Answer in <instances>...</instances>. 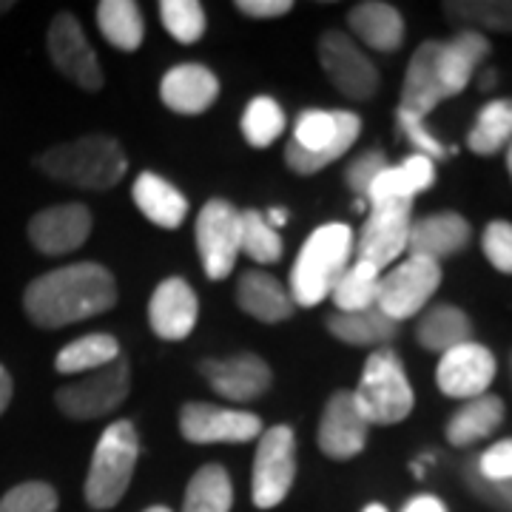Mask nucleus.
<instances>
[{"label": "nucleus", "instance_id": "obj_53", "mask_svg": "<svg viewBox=\"0 0 512 512\" xmlns=\"http://www.w3.org/2000/svg\"><path fill=\"white\" fill-rule=\"evenodd\" d=\"M12 6H15V3H12V0H6V3H0V15H3V12H9V9H12Z\"/></svg>", "mask_w": 512, "mask_h": 512}, {"label": "nucleus", "instance_id": "obj_16", "mask_svg": "<svg viewBox=\"0 0 512 512\" xmlns=\"http://www.w3.org/2000/svg\"><path fill=\"white\" fill-rule=\"evenodd\" d=\"M370 424L362 416L359 404L353 399V390H336L322 410L316 444L328 458L348 461L365 450Z\"/></svg>", "mask_w": 512, "mask_h": 512}, {"label": "nucleus", "instance_id": "obj_50", "mask_svg": "<svg viewBox=\"0 0 512 512\" xmlns=\"http://www.w3.org/2000/svg\"><path fill=\"white\" fill-rule=\"evenodd\" d=\"M478 86H481V92H490L495 86V69H487V72L481 74V83Z\"/></svg>", "mask_w": 512, "mask_h": 512}, {"label": "nucleus", "instance_id": "obj_7", "mask_svg": "<svg viewBox=\"0 0 512 512\" xmlns=\"http://www.w3.org/2000/svg\"><path fill=\"white\" fill-rule=\"evenodd\" d=\"M296 478V436L291 427L276 424L262 430L254 456V476H251V498L259 510L279 507L293 487Z\"/></svg>", "mask_w": 512, "mask_h": 512}, {"label": "nucleus", "instance_id": "obj_30", "mask_svg": "<svg viewBox=\"0 0 512 512\" xmlns=\"http://www.w3.org/2000/svg\"><path fill=\"white\" fill-rule=\"evenodd\" d=\"M416 339L430 353H447L464 342H473V322L458 305L441 302L421 313L416 325Z\"/></svg>", "mask_w": 512, "mask_h": 512}, {"label": "nucleus", "instance_id": "obj_1", "mask_svg": "<svg viewBox=\"0 0 512 512\" xmlns=\"http://www.w3.org/2000/svg\"><path fill=\"white\" fill-rule=\"evenodd\" d=\"M117 282L97 262H74L37 276L23 291V311L37 328L57 330L114 308Z\"/></svg>", "mask_w": 512, "mask_h": 512}, {"label": "nucleus", "instance_id": "obj_44", "mask_svg": "<svg viewBox=\"0 0 512 512\" xmlns=\"http://www.w3.org/2000/svg\"><path fill=\"white\" fill-rule=\"evenodd\" d=\"M384 168H387V157H384L382 151H365V154H359V157L348 165L345 183L350 185L353 194H359V197L365 200L367 188L373 185V180L382 174Z\"/></svg>", "mask_w": 512, "mask_h": 512}, {"label": "nucleus", "instance_id": "obj_3", "mask_svg": "<svg viewBox=\"0 0 512 512\" xmlns=\"http://www.w3.org/2000/svg\"><path fill=\"white\" fill-rule=\"evenodd\" d=\"M43 174L57 183L106 191L126 177L128 160L123 146L106 134H86L74 143L49 148L35 160Z\"/></svg>", "mask_w": 512, "mask_h": 512}, {"label": "nucleus", "instance_id": "obj_27", "mask_svg": "<svg viewBox=\"0 0 512 512\" xmlns=\"http://www.w3.org/2000/svg\"><path fill=\"white\" fill-rule=\"evenodd\" d=\"M131 197H134V205L140 208V214L160 228H180L188 217V200L183 191L154 171H143L134 180Z\"/></svg>", "mask_w": 512, "mask_h": 512}, {"label": "nucleus", "instance_id": "obj_32", "mask_svg": "<svg viewBox=\"0 0 512 512\" xmlns=\"http://www.w3.org/2000/svg\"><path fill=\"white\" fill-rule=\"evenodd\" d=\"M234 484L222 464H205L188 481L183 512H231Z\"/></svg>", "mask_w": 512, "mask_h": 512}, {"label": "nucleus", "instance_id": "obj_34", "mask_svg": "<svg viewBox=\"0 0 512 512\" xmlns=\"http://www.w3.org/2000/svg\"><path fill=\"white\" fill-rule=\"evenodd\" d=\"M512 143V97L490 100L478 111L476 126L467 137V146L478 157H493Z\"/></svg>", "mask_w": 512, "mask_h": 512}, {"label": "nucleus", "instance_id": "obj_52", "mask_svg": "<svg viewBox=\"0 0 512 512\" xmlns=\"http://www.w3.org/2000/svg\"><path fill=\"white\" fill-rule=\"evenodd\" d=\"M507 171H510V177H512V143L507 146Z\"/></svg>", "mask_w": 512, "mask_h": 512}, {"label": "nucleus", "instance_id": "obj_36", "mask_svg": "<svg viewBox=\"0 0 512 512\" xmlns=\"http://www.w3.org/2000/svg\"><path fill=\"white\" fill-rule=\"evenodd\" d=\"M444 12L461 29L512 35V0H450L444 3Z\"/></svg>", "mask_w": 512, "mask_h": 512}, {"label": "nucleus", "instance_id": "obj_9", "mask_svg": "<svg viewBox=\"0 0 512 512\" xmlns=\"http://www.w3.org/2000/svg\"><path fill=\"white\" fill-rule=\"evenodd\" d=\"M441 265L424 256H407L387 276H382L376 308L402 325L404 319L419 316L427 302L441 288Z\"/></svg>", "mask_w": 512, "mask_h": 512}, {"label": "nucleus", "instance_id": "obj_28", "mask_svg": "<svg viewBox=\"0 0 512 512\" xmlns=\"http://www.w3.org/2000/svg\"><path fill=\"white\" fill-rule=\"evenodd\" d=\"M504 399L495 396V393H484L476 399H467V402L458 407L456 413L447 421V441L456 444V447H470L476 441L493 436L495 430L501 427L504 421Z\"/></svg>", "mask_w": 512, "mask_h": 512}, {"label": "nucleus", "instance_id": "obj_22", "mask_svg": "<svg viewBox=\"0 0 512 512\" xmlns=\"http://www.w3.org/2000/svg\"><path fill=\"white\" fill-rule=\"evenodd\" d=\"M487 55H490V40H487V35L473 32V29H458L447 43H441L436 69H439L444 94L456 97V94L464 92Z\"/></svg>", "mask_w": 512, "mask_h": 512}, {"label": "nucleus", "instance_id": "obj_48", "mask_svg": "<svg viewBox=\"0 0 512 512\" xmlns=\"http://www.w3.org/2000/svg\"><path fill=\"white\" fill-rule=\"evenodd\" d=\"M12 376H9V370L0 365V416L6 413V407H9V402H12Z\"/></svg>", "mask_w": 512, "mask_h": 512}, {"label": "nucleus", "instance_id": "obj_46", "mask_svg": "<svg viewBox=\"0 0 512 512\" xmlns=\"http://www.w3.org/2000/svg\"><path fill=\"white\" fill-rule=\"evenodd\" d=\"M237 9L242 15L256 20H271L282 18L293 9L291 0H237Z\"/></svg>", "mask_w": 512, "mask_h": 512}, {"label": "nucleus", "instance_id": "obj_4", "mask_svg": "<svg viewBox=\"0 0 512 512\" xmlns=\"http://www.w3.org/2000/svg\"><path fill=\"white\" fill-rule=\"evenodd\" d=\"M359 131L362 117L353 111H302L293 126V140L285 148V163L302 177L319 174L325 165L348 154L359 140Z\"/></svg>", "mask_w": 512, "mask_h": 512}, {"label": "nucleus", "instance_id": "obj_40", "mask_svg": "<svg viewBox=\"0 0 512 512\" xmlns=\"http://www.w3.org/2000/svg\"><path fill=\"white\" fill-rule=\"evenodd\" d=\"M60 498L46 481H23L0 498V512H57Z\"/></svg>", "mask_w": 512, "mask_h": 512}, {"label": "nucleus", "instance_id": "obj_24", "mask_svg": "<svg viewBox=\"0 0 512 512\" xmlns=\"http://www.w3.org/2000/svg\"><path fill=\"white\" fill-rule=\"evenodd\" d=\"M436 183V163L424 154H410L402 165H387L367 188V205L379 208L390 202H413L416 194Z\"/></svg>", "mask_w": 512, "mask_h": 512}, {"label": "nucleus", "instance_id": "obj_12", "mask_svg": "<svg viewBox=\"0 0 512 512\" xmlns=\"http://www.w3.org/2000/svg\"><path fill=\"white\" fill-rule=\"evenodd\" d=\"M180 433L191 444H242L262 436V419L248 410L191 402L180 410Z\"/></svg>", "mask_w": 512, "mask_h": 512}, {"label": "nucleus", "instance_id": "obj_51", "mask_svg": "<svg viewBox=\"0 0 512 512\" xmlns=\"http://www.w3.org/2000/svg\"><path fill=\"white\" fill-rule=\"evenodd\" d=\"M362 512H390V510H387L384 504H367V507Z\"/></svg>", "mask_w": 512, "mask_h": 512}, {"label": "nucleus", "instance_id": "obj_31", "mask_svg": "<svg viewBox=\"0 0 512 512\" xmlns=\"http://www.w3.org/2000/svg\"><path fill=\"white\" fill-rule=\"evenodd\" d=\"M100 35L120 52H137L146 40V18L134 0H103L97 3Z\"/></svg>", "mask_w": 512, "mask_h": 512}, {"label": "nucleus", "instance_id": "obj_11", "mask_svg": "<svg viewBox=\"0 0 512 512\" xmlns=\"http://www.w3.org/2000/svg\"><path fill=\"white\" fill-rule=\"evenodd\" d=\"M239 214L228 200H208L197 217V251L202 259V271L208 279H225L237 265L242 225Z\"/></svg>", "mask_w": 512, "mask_h": 512}, {"label": "nucleus", "instance_id": "obj_49", "mask_svg": "<svg viewBox=\"0 0 512 512\" xmlns=\"http://www.w3.org/2000/svg\"><path fill=\"white\" fill-rule=\"evenodd\" d=\"M265 222H268V225H271V228L276 231V225L282 228V225L288 222V211H282V208H274V211H271V214L265 217Z\"/></svg>", "mask_w": 512, "mask_h": 512}, {"label": "nucleus", "instance_id": "obj_25", "mask_svg": "<svg viewBox=\"0 0 512 512\" xmlns=\"http://www.w3.org/2000/svg\"><path fill=\"white\" fill-rule=\"evenodd\" d=\"M348 26L353 40H362L376 52H399L404 43V18L402 12L382 0H365L350 9Z\"/></svg>", "mask_w": 512, "mask_h": 512}, {"label": "nucleus", "instance_id": "obj_42", "mask_svg": "<svg viewBox=\"0 0 512 512\" xmlns=\"http://www.w3.org/2000/svg\"><path fill=\"white\" fill-rule=\"evenodd\" d=\"M481 251L487 262L501 274H512V222L493 220L484 228Z\"/></svg>", "mask_w": 512, "mask_h": 512}, {"label": "nucleus", "instance_id": "obj_43", "mask_svg": "<svg viewBox=\"0 0 512 512\" xmlns=\"http://www.w3.org/2000/svg\"><path fill=\"white\" fill-rule=\"evenodd\" d=\"M396 120H399V128L404 131V137L413 143V148H419L416 154L430 157L433 163H436V160H444V154H447V151H444V146H441L439 140L427 131V126H424V117L399 109L396 111Z\"/></svg>", "mask_w": 512, "mask_h": 512}, {"label": "nucleus", "instance_id": "obj_55", "mask_svg": "<svg viewBox=\"0 0 512 512\" xmlns=\"http://www.w3.org/2000/svg\"><path fill=\"white\" fill-rule=\"evenodd\" d=\"M510 365H512V362H510Z\"/></svg>", "mask_w": 512, "mask_h": 512}, {"label": "nucleus", "instance_id": "obj_35", "mask_svg": "<svg viewBox=\"0 0 512 512\" xmlns=\"http://www.w3.org/2000/svg\"><path fill=\"white\" fill-rule=\"evenodd\" d=\"M379 285H382V271L373 268L370 262H350V268L336 282V288L330 293L336 313H356L376 308L379 299Z\"/></svg>", "mask_w": 512, "mask_h": 512}, {"label": "nucleus", "instance_id": "obj_17", "mask_svg": "<svg viewBox=\"0 0 512 512\" xmlns=\"http://www.w3.org/2000/svg\"><path fill=\"white\" fill-rule=\"evenodd\" d=\"M92 234V211L83 202H63L37 211L29 222V242L40 254L63 256L86 245Z\"/></svg>", "mask_w": 512, "mask_h": 512}, {"label": "nucleus", "instance_id": "obj_41", "mask_svg": "<svg viewBox=\"0 0 512 512\" xmlns=\"http://www.w3.org/2000/svg\"><path fill=\"white\" fill-rule=\"evenodd\" d=\"M461 478L467 484V490L476 495L481 504L493 507L495 512H512V481H493L478 473L476 458H470L461 467Z\"/></svg>", "mask_w": 512, "mask_h": 512}, {"label": "nucleus", "instance_id": "obj_15", "mask_svg": "<svg viewBox=\"0 0 512 512\" xmlns=\"http://www.w3.org/2000/svg\"><path fill=\"white\" fill-rule=\"evenodd\" d=\"M495 370L498 365H495L493 350L478 345V342H464L458 348L441 353L439 367H436V384L444 396L467 402V399L490 393Z\"/></svg>", "mask_w": 512, "mask_h": 512}, {"label": "nucleus", "instance_id": "obj_20", "mask_svg": "<svg viewBox=\"0 0 512 512\" xmlns=\"http://www.w3.org/2000/svg\"><path fill=\"white\" fill-rule=\"evenodd\" d=\"M473 239V228L456 211H439L427 214L421 220L410 222L407 234V254L424 256L433 262H444L447 256L461 254Z\"/></svg>", "mask_w": 512, "mask_h": 512}, {"label": "nucleus", "instance_id": "obj_45", "mask_svg": "<svg viewBox=\"0 0 512 512\" xmlns=\"http://www.w3.org/2000/svg\"><path fill=\"white\" fill-rule=\"evenodd\" d=\"M478 473L493 481H512V439L490 444L481 456H476Z\"/></svg>", "mask_w": 512, "mask_h": 512}, {"label": "nucleus", "instance_id": "obj_38", "mask_svg": "<svg viewBox=\"0 0 512 512\" xmlns=\"http://www.w3.org/2000/svg\"><path fill=\"white\" fill-rule=\"evenodd\" d=\"M160 20L165 32L183 46H191L205 35V9L197 0H163Z\"/></svg>", "mask_w": 512, "mask_h": 512}, {"label": "nucleus", "instance_id": "obj_19", "mask_svg": "<svg viewBox=\"0 0 512 512\" xmlns=\"http://www.w3.org/2000/svg\"><path fill=\"white\" fill-rule=\"evenodd\" d=\"M197 316H200L197 293L180 276L163 279L157 285V291L151 293L148 322H151V330L160 339H165V342H183V339H188L194 325H197Z\"/></svg>", "mask_w": 512, "mask_h": 512}, {"label": "nucleus", "instance_id": "obj_21", "mask_svg": "<svg viewBox=\"0 0 512 512\" xmlns=\"http://www.w3.org/2000/svg\"><path fill=\"white\" fill-rule=\"evenodd\" d=\"M220 97V80L200 63H180L160 80V100L177 114H202Z\"/></svg>", "mask_w": 512, "mask_h": 512}, {"label": "nucleus", "instance_id": "obj_2", "mask_svg": "<svg viewBox=\"0 0 512 512\" xmlns=\"http://www.w3.org/2000/svg\"><path fill=\"white\" fill-rule=\"evenodd\" d=\"M356 254V234L345 222H328L305 239L291 268V293L296 308H316L330 299L336 282Z\"/></svg>", "mask_w": 512, "mask_h": 512}, {"label": "nucleus", "instance_id": "obj_5", "mask_svg": "<svg viewBox=\"0 0 512 512\" xmlns=\"http://www.w3.org/2000/svg\"><path fill=\"white\" fill-rule=\"evenodd\" d=\"M353 399L367 424L390 427L407 419L413 413L416 393L410 387L402 356L393 348H379L376 353H370L362 367V379L353 390Z\"/></svg>", "mask_w": 512, "mask_h": 512}, {"label": "nucleus", "instance_id": "obj_23", "mask_svg": "<svg viewBox=\"0 0 512 512\" xmlns=\"http://www.w3.org/2000/svg\"><path fill=\"white\" fill-rule=\"evenodd\" d=\"M439 46L441 40H424L419 49L413 52L410 63H407V72H404L402 103H399V109L410 111V114H419V117H427L439 103L447 100V94L441 89L439 69H436Z\"/></svg>", "mask_w": 512, "mask_h": 512}, {"label": "nucleus", "instance_id": "obj_10", "mask_svg": "<svg viewBox=\"0 0 512 512\" xmlns=\"http://www.w3.org/2000/svg\"><path fill=\"white\" fill-rule=\"evenodd\" d=\"M319 66L325 69L336 92L348 100H370L379 92L382 77L370 57L359 49V43L339 29H330L316 43Z\"/></svg>", "mask_w": 512, "mask_h": 512}, {"label": "nucleus", "instance_id": "obj_6", "mask_svg": "<svg viewBox=\"0 0 512 512\" xmlns=\"http://www.w3.org/2000/svg\"><path fill=\"white\" fill-rule=\"evenodd\" d=\"M140 458V436L134 424L120 419L103 430L86 476V504L92 510H111L123 501Z\"/></svg>", "mask_w": 512, "mask_h": 512}, {"label": "nucleus", "instance_id": "obj_18", "mask_svg": "<svg viewBox=\"0 0 512 512\" xmlns=\"http://www.w3.org/2000/svg\"><path fill=\"white\" fill-rule=\"evenodd\" d=\"M200 373L220 396L234 402H254L262 393H268L274 379L268 362L256 353H239L231 359H205Z\"/></svg>", "mask_w": 512, "mask_h": 512}, {"label": "nucleus", "instance_id": "obj_37", "mask_svg": "<svg viewBox=\"0 0 512 512\" xmlns=\"http://www.w3.org/2000/svg\"><path fill=\"white\" fill-rule=\"evenodd\" d=\"M242 137L248 140V146L268 148L279 140V134L285 131V111L276 103L274 97H254L245 111H242Z\"/></svg>", "mask_w": 512, "mask_h": 512}, {"label": "nucleus", "instance_id": "obj_14", "mask_svg": "<svg viewBox=\"0 0 512 512\" xmlns=\"http://www.w3.org/2000/svg\"><path fill=\"white\" fill-rule=\"evenodd\" d=\"M46 46H49V55H52L57 72L66 74L74 86H80L86 92H100L103 89V69L97 63L92 43L83 35L80 20L74 15L60 12L52 20L49 35H46Z\"/></svg>", "mask_w": 512, "mask_h": 512}, {"label": "nucleus", "instance_id": "obj_8", "mask_svg": "<svg viewBox=\"0 0 512 512\" xmlns=\"http://www.w3.org/2000/svg\"><path fill=\"white\" fill-rule=\"evenodd\" d=\"M128 390H131V367L126 356H120L111 365L92 370L89 376L60 387L55 402L69 419H100L126 402Z\"/></svg>", "mask_w": 512, "mask_h": 512}, {"label": "nucleus", "instance_id": "obj_47", "mask_svg": "<svg viewBox=\"0 0 512 512\" xmlns=\"http://www.w3.org/2000/svg\"><path fill=\"white\" fill-rule=\"evenodd\" d=\"M402 512H447V504L436 495H416L404 504Z\"/></svg>", "mask_w": 512, "mask_h": 512}, {"label": "nucleus", "instance_id": "obj_54", "mask_svg": "<svg viewBox=\"0 0 512 512\" xmlns=\"http://www.w3.org/2000/svg\"><path fill=\"white\" fill-rule=\"evenodd\" d=\"M146 512H174V510H168V507H148Z\"/></svg>", "mask_w": 512, "mask_h": 512}, {"label": "nucleus", "instance_id": "obj_39", "mask_svg": "<svg viewBox=\"0 0 512 512\" xmlns=\"http://www.w3.org/2000/svg\"><path fill=\"white\" fill-rule=\"evenodd\" d=\"M239 225H242V239H239V251L242 254H248L254 262H276L282 256V239L265 222V214L242 211L239 214Z\"/></svg>", "mask_w": 512, "mask_h": 512}, {"label": "nucleus", "instance_id": "obj_26", "mask_svg": "<svg viewBox=\"0 0 512 512\" xmlns=\"http://www.w3.org/2000/svg\"><path fill=\"white\" fill-rule=\"evenodd\" d=\"M237 302L248 316H254L259 322H285L291 319L296 305H293L291 293L285 285H279V279L265 271H245L237 282Z\"/></svg>", "mask_w": 512, "mask_h": 512}, {"label": "nucleus", "instance_id": "obj_33", "mask_svg": "<svg viewBox=\"0 0 512 512\" xmlns=\"http://www.w3.org/2000/svg\"><path fill=\"white\" fill-rule=\"evenodd\" d=\"M120 356H123V350H120V342L114 336H109V333H89V336H80V339H74L60 350L55 367L57 373L77 376V373H92V370L111 365Z\"/></svg>", "mask_w": 512, "mask_h": 512}, {"label": "nucleus", "instance_id": "obj_13", "mask_svg": "<svg viewBox=\"0 0 512 512\" xmlns=\"http://www.w3.org/2000/svg\"><path fill=\"white\" fill-rule=\"evenodd\" d=\"M413 222V202H390L370 208L356 237V259L384 271L407 251V234Z\"/></svg>", "mask_w": 512, "mask_h": 512}, {"label": "nucleus", "instance_id": "obj_29", "mask_svg": "<svg viewBox=\"0 0 512 512\" xmlns=\"http://www.w3.org/2000/svg\"><path fill=\"white\" fill-rule=\"evenodd\" d=\"M328 330L333 339L356 345V348H387L399 333L402 325L387 319L379 308H367L356 313H330Z\"/></svg>", "mask_w": 512, "mask_h": 512}]
</instances>
